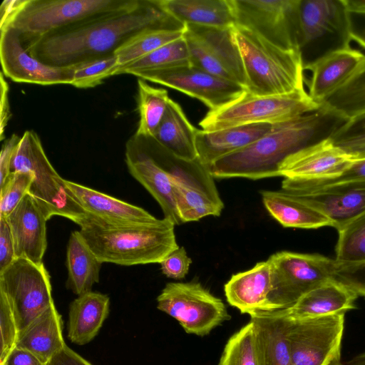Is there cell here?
<instances>
[{"mask_svg":"<svg viewBox=\"0 0 365 365\" xmlns=\"http://www.w3.org/2000/svg\"><path fill=\"white\" fill-rule=\"evenodd\" d=\"M158 29L183 30L185 25L165 11L158 0H139L130 8L22 42L27 51L41 62L68 67L114 54L139 34Z\"/></svg>","mask_w":365,"mask_h":365,"instance_id":"cell-1","label":"cell"},{"mask_svg":"<svg viewBox=\"0 0 365 365\" xmlns=\"http://www.w3.org/2000/svg\"><path fill=\"white\" fill-rule=\"evenodd\" d=\"M347 119L322 104L312 112L274 124L248 146L225 156L207 169L214 178L259 180L279 176V167L299 150L329 138Z\"/></svg>","mask_w":365,"mask_h":365,"instance_id":"cell-2","label":"cell"},{"mask_svg":"<svg viewBox=\"0 0 365 365\" xmlns=\"http://www.w3.org/2000/svg\"><path fill=\"white\" fill-rule=\"evenodd\" d=\"M78 226L83 239L103 263H160L179 247L175 224L166 218L152 223L110 225L88 217Z\"/></svg>","mask_w":365,"mask_h":365,"instance_id":"cell-3","label":"cell"},{"mask_svg":"<svg viewBox=\"0 0 365 365\" xmlns=\"http://www.w3.org/2000/svg\"><path fill=\"white\" fill-rule=\"evenodd\" d=\"M233 34L245 73V89L256 96L304 91L307 79L299 51L283 49L256 33L235 25Z\"/></svg>","mask_w":365,"mask_h":365,"instance_id":"cell-4","label":"cell"},{"mask_svg":"<svg viewBox=\"0 0 365 365\" xmlns=\"http://www.w3.org/2000/svg\"><path fill=\"white\" fill-rule=\"evenodd\" d=\"M31 172L34 178L29 194L49 220L64 217L79 225L89 216L69 194L63 179L48 159L37 133L26 130L14 154L11 171Z\"/></svg>","mask_w":365,"mask_h":365,"instance_id":"cell-5","label":"cell"},{"mask_svg":"<svg viewBox=\"0 0 365 365\" xmlns=\"http://www.w3.org/2000/svg\"><path fill=\"white\" fill-rule=\"evenodd\" d=\"M138 1L139 0H26L6 28L11 27L15 29L19 34L22 41L25 42L102 14L130 8Z\"/></svg>","mask_w":365,"mask_h":365,"instance_id":"cell-6","label":"cell"},{"mask_svg":"<svg viewBox=\"0 0 365 365\" xmlns=\"http://www.w3.org/2000/svg\"><path fill=\"white\" fill-rule=\"evenodd\" d=\"M304 90L278 96H256L245 91L239 98L215 110H209L200 121L202 130L213 131L255 124H276L321 107Z\"/></svg>","mask_w":365,"mask_h":365,"instance_id":"cell-7","label":"cell"},{"mask_svg":"<svg viewBox=\"0 0 365 365\" xmlns=\"http://www.w3.org/2000/svg\"><path fill=\"white\" fill-rule=\"evenodd\" d=\"M299 26L304 70L328 54L350 47L344 0H301Z\"/></svg>","mask_w":365,"mask_h":365,"instance_id":"cell-8","label":"cell"},{"mask_svg":"<svg viewBox=\"0 0 365 365\" xmlns=\"http://www.w3.org/2000/svg\"><path fill=\"white\" fill-rule=\"evenodd\" d=\"M272 266L269 302L285 309L302 295L334 279L335 259L320 255L280 251L267 259Z\"/></svg>","mask_w":365,"mask_h":365,"instance_id":"cell-9","label":"cell"},{"mask_svg":"<svg viewBox=\"0 0 365 365\" xmlns=\"http://www.w3.org/2000/svg\"><path fill=\"white\" fill-rule=\"evenodd\" d=\"M0 291L8 299L19 334L54 304L51 277L43 262L16 258L0 272Z\"/></svg>","mask_w":365,"mask_h":365,"instance_id":"cell-10","label":"cell"},{"mask_svg":"<svg viewBox=\"0 0 365 365\" xmlns=\"http://www.w3.org/2000/svg\"><path fill=\"white\" fill-rule=\"evenodd\" d=\"M157 302V308L176 319L186 333L200 336L230 319L222 299L199 282H169Z\"/></svg>","mask_w":365,"mask_h":365,"instance_id":"cell-11","label":"cell"},{"mask_svg":"<svg viewBox=\"0 0 365 365\" xmlns=\"http://www.w3.org/2000/svg\"><path fill=\"white\" fill-rule=\"evenodd\" d=\"M235 24L283 49L299 51L301 0H230Z\"/></svg>","mask_w":365,"mask_h":365,"instance_id":"cell-12","label":"cell"},{"mask_svg":"<svg viewBox=\"0 0 365 365\" xmlns=\"http://www.w3.org/2000/svg\"><path fill=\"white\" fill-rule=\"evenodd\" d=\"M344 315L300 319L287 317L292 365H343Z\"/></svg>","mask_w":365,"mask_h":365,"instance_id":"cell-13","label":"cell"},{"mask_svg":"<svg viewBox=\"0 0 365 365\" xmlns=\"http://www.w3.org/2000/svg\"><path fill=\"white\" fill-rule=\"evenodd\" d=\"M233 26L185 24L183 38L192 66L245 88V73Z\"/></svg>","mask_w":365,"mask_h":365,"instance_id":"cell-14","label":"cell"},{"mask_svg":"<svg viewBox=\"0 0 365 365\" xmlns=\"http://www.w3.org/2000/svg\"><path fill=\"white\" fill-rule=\"evenodd\" d=\"M130 75L175 89L202 101L210 110H217L239 98L242 86L190 65L142 71Z\"/></svg>","mask_w":365,"mask_h":365,"instance_id":"cell-15","label":"cell"},{"mask_svg":"<svg viewBox=\"0 0 365 365\" xmlns=\"http://www.w3.org/2000/svg\"><path fill=\"white\" fill-rule=\"evenodd\" d=\"M0 59L1 72L14 82L42 86L71 85L73 82V66H53L33 57L19 34L11 27L1 30Z\"/></svg>","mask_w":365,"mask_h":365,"instance_id":"cell-16","label":"cell"},{"mask_svg":"<svg viewBox=\"0 0 365 365\" xmlns=\"http://www.w3.org/2000/svg\"><path fill=\"white\" fill-rule=\"evenodd\" d=\"M125 157L130 174L158 202L164 218L170 220L175 225L182 224L177 210L172 179L156 163L135 135L126 143Z\"/></svg>","mask_w":365,"mask_h":365,"instance_id":"cell-17","label":"cell"},{"mask_svg":"<svg viewBox=\"0 0 365 365\" xmlns=\"http://www.w3.org/2000/svg\"><path fill=\"white\" fill-rule=\"evenodd\" d=\"M353 160L327 138L288 157L279 167V176L302 180L334 178L342 173Z\"/></svg>","mask_w":365,"mask_h":365,"instance_id":"cell-18","label":"cell"},{"mask_svg":"<svg viewBox=\"0 0 365 365\" xmlns=\"http://www.w3.org/2000/svg\"><path fill=\"white\" fill-rule=\"evenodd\" d=\"M12 234L16 258L41 264L47 248L48 219L29 193L6 217Z\"/></svg>","mask_w":365,"mask_h":365,"instance_id":"cell-19","label":"cell"},{"mask_svg":"<svg viewBox=\"0 0 365 365\" xmlns=\"http://www.w3.org/2000/svg\"><path fill=\"white\" fill-rule=\"evenodd\" d=\"M66 188L88 217L110 225L152 223L158 219L142 207L63 179Z\"/></svg>","mask_w":365,"mask_h":365,"instance_id":"cell-20","label":"cell"},{"mask_svg":"<svg viewBox=\"0 0 365 365\" xmlns=\"http://www.w3.org/2000/svg\"><path fill=\"white\" fill-rule=\"evenodd\" d=\"M296 195L325 215L338 231L365 212V182H339Z\"/></svg>","mask_w":365,"mask_h":365,"instance_id":"cell-21","label":"cell"},{"mask_svg":"<svg viewBox=\"0 0 365 365\" xmlns=\"http://www.w3.org/2000/svg\"><path fill=\"white\" fill-rule=\"evenodd\" d=\"M271 290L272 266L268 259L233 274L224 286L229 304L250 316L276 311L269 299Z\"/></svg>","mask_w":365,"mask_h":365,"instance_id":"cell-22","label":"cell"},{"mask_svg":"<svg viewBox=\"0 0 365 365\" xmlns=\"http://www.w3.org/2000/svg\"><path fill=\"white\" fill-rule=\"evenodd\" d=\"M357 297L346 285L331 279L309 291L290 307L274 312L292 319L345 314L356 308Z\"/></svg>","mask_w":365,"mask_h":365,"instance_id":"cell-23","label":"cell"},{"mask_svg":"<svg viewBox=\"0 0 365 365\" xmlns=\"http://www.w3.org/2000/svg\"><path fill=\"white\" fill-rule=\"evenodd\" d=\"M135 136L173 182L200 191L215 202L224 205L214 178L198 159L193 161L181 159L158 144L152 137Z\"/></svg>","mask_w":365,"mask_h":365,"instance_id":"cell-24","label":"cell"},{"mask_svg":"<svg viewBox=\"0 0 365 365\" xmlns=\"http://www.w3.org/2000/svg\"><path fill=\"white\" fill-rule=\"evenodd\" d=\"M274 124L255 123L207 131L197 130L198 160L206 168L216 160L235 153L268 133Z\"/></svg>","mask_w":365,"mask_h":365,"instance_id":"cell-25","label":"cell"},{"mask_svg":"<svg viewBox=\"0 0 365 365\" xmlns=\"http://www.w3.org/2000/svg\"><path fill=\"white\" fill-rule=\"evenodd\" d=\"M365 53L351 46L328 54L311 66L309 96L322 104L354 71Z\"/></svg>","mask_w":365,"mask_h":365,"instance_id":"cell-26","label":"cell"},{"mask_svg":"<svg viewBox=\"0 0 365 365\" xmlns=\"http://www.w3.org/2000/svg\"><path fill=\"white\" fill-rule=\"evenodd\" d=\"M269 215L284 227L316 229L331 226V220L298 195L281 190L260 191Z\"/></svg>","mask_w":365,"mask_h":365,"instance_id":"cell-27","label":"cell"},{"mask_svg":"<svg viewBox=\"0 0 365 365\" xmlns=\"http://www.w3.org/2000/svg\"><path fill=\"white\" fill-rule=\"evenodd\" d=\"M106 294L88 292L79 295L69 306L68 337L78 345L88 344L97 335L109 312Z\"/></svg>","mask_w":365,"mask_h":365,"instance_id":"cell-28","label":"cell"},{"mask_svg":"<svg viewBox=\"0 0 365 365\" xmlns=\"http://www.w3.org/2000/svg\"><path fill=\"white\" fill-rule=\"evenodd\" d=\"M62 326L61 317L53 304L19 334L16 346L30 351L46 364L66 345Z\"/></svg>","mask_w":365,"mask_h":365,"instance_id":"cell-29","label":"cell"},{"mask_svg":"<svg viewBox=\"0 0 365 365\" xmlns=\"http://www.w3.org/2000/svg\"><path fill=\"white\" fill-rule=\"evenodd\" d=\"M180 106L170 99L165 113L152 138L161 146L181 159H198L196 148L197 132Z\"/></svg>","mask_w":365,"mask_h":365,"instance_id":"cell-30","label":"cell"},{"mask_svg":"<svg viewBox=\"0 0 365 365\" xmlns=\"http://www.w3.org/2000/svg\"><path fill=\"white\" fill-rule=\"evenodd\" d=\"M182 24L226 28L235 24L230 0H158Z\"/></svg>","mask_w":365,"mask_h":365,"instance_id":"cell-31","label":"cell"},{"mask_svg":"<svg viewBox=\"0 0 365 365\" xmlns=\"http://www.w3.org/2000/svg\"><path fill=\"white\" fill-rule=\"evenodd\" d=\"M259 340L262 365H292L289 319L274 312L250 316Z\"/></svg>","mask_w":365,"mask_h":365,"instance_id":"cell-32","label":"cell"},{"mask_svg":"<svg viewBox=\"0 0 365 365\" xmlns=\"http://www.w3.org/2000/svg\"><path fill=\"white\" fill-rule=\"evenodd\" d=\"M68 278L66 286L78 296L91 291L99 282L101 262L89 248L79 231L71 233L66 250Z\"/></svg>","mask_w":365,"mask_h":365,"instance_id":"cell-33","label":"cell"},{"mask_svg":"<svg viewBox=\"0 0 365 365\" xmlns=\"http://www.w3.org/2000/svg\"><path fill=\"white\" fill-rule=\"evenodd\" d=\"M322 104L347 120L365 112V58Z\"/></svg>","mask_w":365,"mask_h":365,"instance_id":"cell-34","label":"cell"},{"mask_svg":"<svg viewBox=\"0 0 365 365\" xmlns=\"http://www.w3.org/2000/svg\"><path fill=\"white\" fill-rule=\"evenodd\" d=\"M170 98L164 88L153 87L146 81H138L139 123L137 136L152 137L167 110Z\"/></svg>","mask_w":365,"mask_h":365,"instance_id":"cell-35","label":"cell"},{"mask_svg":"<svg viewBox=\"0 0 365 365\" xmlns=\"http://www.w3.org/2000/svg\"><path fill=\"white\" fill-rule=\"evenodd\" d=\"M187 65H190V53L187 43L182 37L160 47L140 59L118 68L114 76Z\"/></svg>","mask_w":365,"mask_h":365,"instance_id":"cell-36","label":"cell"},{"mask_svg":"<svg viewBox=\"0 0 365 365\" xmlns=\"http://www.w3.org/2000/svg\"><path fill=\"white\" fill-rule=\"evenodd\" d=\"M218 365H262L257 334L252 321L230 337Z\"/></svg>","mask_w":365,"mask_h":365,"instance_id":"cell-37","label":"cell"},{"mask_svg":"<svg viewBox=\"0 0 365 365\" xmlns=\"http://www.w3.org/2000/svg\"><path fill=\"white\" fill-rule=\"evenodd\" d=\"M184 30L158 29L139 34L115 52L118 68L140 59L170 42L182 38Z\"/></svg>","mask_w":365,"mask_h":365,"instance_id":"cell-38","label":"cell"},{"mask_svg":"<svg viewBox=\"0 0 365 365\" xmlns=\"http://www.w3.org/2000/svg\"><path fill=\"white\" fill-rule=\"evenodd\" d=\"M174 195L182 223L197 221L206 216H220L224 205L195 189L173 182Z\"/></svg>","mask_w":365,"mask_h":365,"instance_id":"cell-39","label":"cell"},{"mask_svg":"<svg viewBox=\"0 0 365 365\" xmlns=\"http://www.w3.org/2000/svg\"><path fill=\"white\" fill-rule=\"evenodd\" d=\"M338 232L336 262L345 264L365 262V212Z\"/></svg>","mask_w":365,"mask_h":365,"instance_id":"cell-40","label":"cell"},{"mask_svg":"<svg viewBox=\"0 0 365 365\" xmlns=\"http://www.w3.org/2000/svg\"><path fill=\"white\" fill-rule=\"evenodd\" d=\"M352 181L365 182V158L354 160L342 173L334 178L315 180L284 178L282 190L299 195L328 185Z\"/></svg>","mask_w":365,"mask_h":365,"instance_id":"cell-41","label":"cell"},{"mask_svg":"<svg viewBox=\"0 0 365 365\" xmlns=\"http://www.w3.org/2000/svg\"><path fill=\"white\" fill-rule=\"evenodd\" d=\"M329 139L353 160L365 158V112L348 119Z\"/></svg>","mask_w":365,"mask_h":365,"instance_id":"cell-42","label":"cell"},{"mask_svg":"<svg viewBox=\"0 0 365 365\" xmlns=\"http://www.w3.org/2000/svg\"><path fill=\"white\" fill-rule=\"evenodd\" d=\"M118 62L114 54L91 59L73 66L71 86L78 88H90L101 84L104 79L114 76Z\"/></svg>","mask_w":365,"mask_h":365,"instance_id":"cell-43","label":"cell"},{"mask_svg":"<svg viewBox=\"0 0 365 365\" xmlns=\"http://www.w3.org/2000/svg\"><path fill=\"white\" fill-rule=\"evenodd\" d=\"M31 172L14 171L0 185V217L6 218L29 192L33 181Z\"/></svg>","mask_w":365,"mask_h":365,"instance_id":"cell-44","label":"cell"},{"mask_svg":"<svg viewBox=\"0 0 365 365\" xmlns=\"http://www.w3.org/2000/svg\"><path fill=\"white\" fill-rule=\"evenodd\" d=\"M0 364L16 346L19 331L15 318L6 295L0 291Z\"/></svg>","mask_w":365,"mask_h":365,"instance_id":"cell-45","label":"cell"},{"mask_svg":"<svg viewBox=\"0 0 365 365\" xmlns=\"http://www.w3.org/2000/svg\"><path fill=\"white\" fill-rule=\"evenodd\" d=\"M334 279L353 290L358 296L365 297V262L337 264Z\"/></svg>","mask_w":365,"mask_h":365,"instance_id":"cell-46","label":"cell"},{"mask_svg":"<svg viewBox=\"0 0 365 365\" xmlns=\"http://www.w3.org/2000/svg\"><path fill=\"white\" fill-rule=\"evenodd\" d=\"M192 259L183 247L170 252L160 263L162 272L168 278L181 279L189 271Z\"/></svg>","mask_w":365,"mask_h":365,"instance_id":"cell-47","label":"cell"},{"mask_svg":"<svg viewBox=\"0 0 365 365\" xmlns=\"http://www.w3.org/2000/svg\"><path fill=\"white\" fill-rule=\"evenodd\" d=\"M16 259L14 243L9 225L4 217H0V272Z\"/></svg>","mask_w":365,"mask_h":365,"instance_id":"cell-48","label":"cell"},{"mask_svg":"<svg viewBox=\"0 0 365 365\" xmlns=\"http://www.w3.org/2000/svg\"><path fill=\"white\" fill-rule=\"evenodd\" d=\"M21 137L13 134L3 144L0 155V185H1L11 173V163L16 148Z\"/></svg>","mask_w":365,"mask_h":365,"instance_id":"cell-49","label":"cell"},{"mask_svg":"<svg viewBox=\"0 0 365 365\" xmlns=\"http://www.w3.org/2000/svg\"><path fill=\"white\" fill-rule=\"evenodd\" d=\"M347 13L351 41L365 50V11L347 9Z\"/></svg>","mask_w":365,"mask_h":365,"instance_id":"cell-50","label":"cell"},{"mask_svg":"<svg viewBox=\"0 0 365 365\" xmlns=\"http://www.w3.org/2000/svg\"><path fill=\"white\" fill-rule=\"evenodd\" d=\"M1 72L0 75V140L4 139V132L11 117L9 100V86Z\"/></svg>","mask_w":365,"mask_h":365,"instance_id":"cell-51","label":"cell"},{"mask_svg":"<svg viewBox=\"0 0 365 365\" xmlns=\"http://www.w3.org/2000/svg\"><path fill=\"white\" fill-rule=\"evenodd\" d=\"M1 365H46L30 351L15 346Z\"/></svg>","mask_w":365,"mask_h":365,"instance_id":"cell-52","label":"cell"},{"mask_svg":"<svg viewBox=\"0 0 365 365\" xmlns=\"http://www.w3.org/2000/svg\"><path fill=\"white\" fill-rule=\"evenodd\" d=\"M46 365H92L84 358L65 346Z\"/></svg>","mask_w":365,"mask_h":365,"instance_id":"cell-53","label":"cell"},{"mask_svg":"<svg viewBox=\"0 0 365 365\" xmlns=\"http://www.w3.org/2000/svg\"><path fill=\"white\" fill-rule=\"evenodd\" d=\"M26 0H4L0 6V30L5 29Z\"/></svg>","mask_w":365,"mask_h":365,"instance_id":"cell-54","label":"cell"},{"mask_svg":"<svg viewBox=\"0 0 365 365\" xmlns=\"http://www.w3.org/2000/svg\"><path fill=\"white\" fill-rule=\"evenodd\" d=\"M344 2L349 10L365 11V0H344Z\"/></svg>","mask_w":365,"mask_h":365,"instance_id":"cell-55","label":"cell"},{"mask_svg":"<svg viewBox=\"0 0 365 365\" xmlns=\"http://www.w3.org/2000/svg\"><path fill=\"white\" fill-rule=\"evenodd\" d=\"M343 365H365V352L361 353L350 360L344 362Z\"/></svg>","mask_w":365,"mask_h":365,"instance_id":"cell-56","label":"cell"}]
</instances>
